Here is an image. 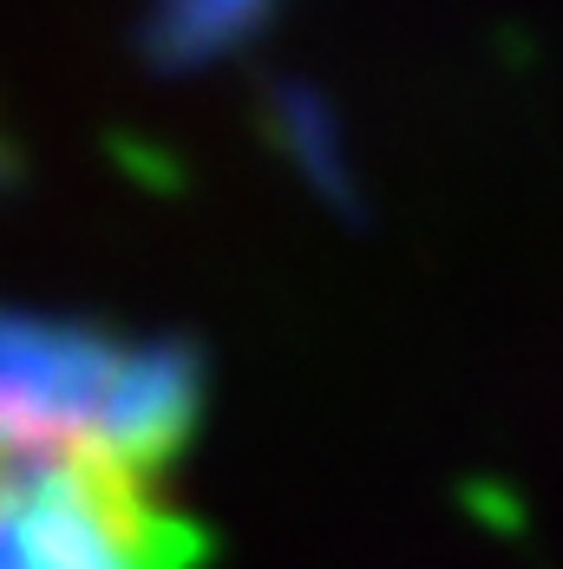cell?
<instances>
[{
  "label": "cell",
  "mask_w": 563,
  "mask_h": 569,
  "mask_svg": "<svg viewBox=\"0 0 563 569\" xmlns=\"http://www.w3.org/2000/svg\"><path fill=\"white\" fill-rule=\"evenodd\" d=\"M269 118H276V138L295 151V164L315 177L335 203H354V190H347V158H340V144H335V118L322 112V99H315L308 86H276Z\"/></svg>",
  "instance_id": "4"
},
{
  "label": "cell",
  "mask_w": 563,
  "mask_h": 569,
  "mask_svg": "<svg viewBox=\"0 0 563 569\" xmlns=\"http://www.w3.org/2000/svg\"><path fill=\"white\" fill-rule=\"evenodd\" d=\"M263 13L269 0H158L145 27V53L158 66H197V59L236 47Z\"/></svg>",
  "instance_id": "3"
},
{
  "label": "cell",
  "mask_w": 563,
  "mask_h": 569,
  "mask_svg": "<svg viewBox=\"0 0 563 569\" xmlns=\"http://www.w3.org/2000/svg\"><path fill=\"white\" fill-rule=\"evenodd\" d=\"M204 406L190 341H112L47 315L0 308V452L106 458L125 471L165 465Z\"/></svg>",
  "instance_id": "1"
},
{
  "label": "cell",
  "mask_w": 563,
  "mask_h": 569,
  "mask_svg": "<svg viewBox=\"0 0 563 569\" xmlns=\"http://www.w3.org/2000/svg\"><path fill=\"white\" fill-rule=\"evenodd\" d=\"M204 530L151 471L0 452V569H197Z\"/></svg>",
  "instance_id": "2"
}]
</instances>
